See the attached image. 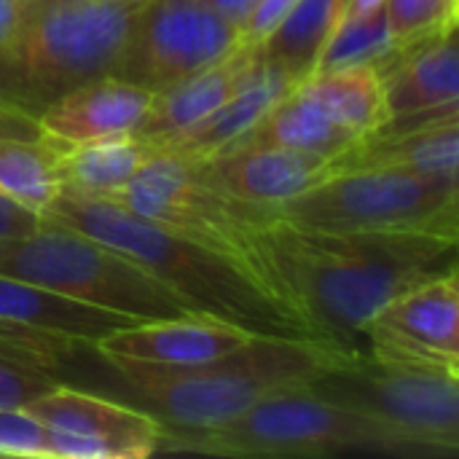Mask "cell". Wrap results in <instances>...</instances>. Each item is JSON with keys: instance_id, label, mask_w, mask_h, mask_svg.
Listing matches in <instances>:
<instances>
[{"instance_id": "6da1fadb", "label": "cell", "mask_w": 459, "mask_h": 459, "mask_svg": "<svg viewBox=\"0 0 459 459\" xmlns=\"http://www.w3.org/2000/svg\"><path fill=\"white\" fill-rule=\"evenodd\" d=\"M457 239L425 229L325 231L272 218L258 231L269 288L336 352H360L366 325L401 293L457 269Z\"/></svg>"}, {"instance_id": "7a4b0ae2", "label": "cell", "mask_w": 459, "mask_h": 459, "mask_svg": "<svg viewBox=\"0 0 459 459\" xmlns=\"http://www.w3.org/2000/svg\"><path fill=\"white\" fill-rule=\"evenodd\" d=\"M40 218L75 229L132 258L202 315L261 336L312 339L307 325L253 266L218 247L145 221L108 196L59 186Z\"/></svg>"}, {"instance_id": "3957f363", "label": "cell", "mask_w": 459, "mask_h": 459, "mask_svg": "<svg viewBox=\"0 0 459 459\" xmlns=\"http://www.w3.org/2000/svg\"><path fill=\"white\" fill-rule=\"evenodd\" d=\"M102 355V352H100ZM342 355L301 336H250L242 347L194 366H153L105 358L102 393L148 411L169 430H210L234 422L266 395L309 385Z\"/></svg>"}, {"instance_id": "277c9868", "label": "cell", "mask_w": 459, "mask_h": 459, "mask_svg": "<svg viewBox=\"0 0 459 459\" xmlns=\"http://www.w3.org/2000/svg\"><path fill=\"white\" fill-rule=\"evenodd\" d=\"M156 452L223 457H444L433 446L360 409L328 401L307 385L277 390L221 428H161Z\"/></svg>"}, {"instance_id": "5b68a950", "label": "cell", "mask_w": 459, "mask_h": 459, "mask_svg": "<svg viewBox=\"0 0 459 459\" xmlns=\"http://www.w3.org/2000/svg\"><path fill=\"white\" fill-rule=\"evenodd\" d=\"M137 8L126 0H30L0 56V97L38 118L70 89L116 75Z\"/></svg>"}, {"instance_id": "8992f818", "label": "cell", "mask_w": 459, "mask_h": 459, "mask_svg": "<svg viewBox=\"0 0 459 459\" xmlns=\"http://www.w3.org/2000/svg\"><path fill=\"white\" fill-rule=\"evenodd\" d=\"M0 274L137 320L202 315L132 258L51 221L32 234L0 242Z\"/></svg>"}, {"instance_id": "52a82bcc", "label": "cell", "mask_w": 459, "mask_h": 459, "mask_svg": "<svg viewBox=\"0 0 459 459\" xmlns=\"http://www.w3.org/2000/svg\"><path fill=\"white\" fill-rule=\"evenodd\" d=\"M459 366L347 352L307 387L317 395L360 409L390 428L433 446L444 457L459 452Z\"/></svg>"}, {"instance_id": "ba28073f", "label": "cell", "mask_w": 459, "mask_h": 459, "mask_svg": "<svg viewBox=\"0 0 459 459\" xmlns=\"http://www.w3.org/2000/svg\"><path fill=\"white\" fill-rule=\"evenodd\" d=\"M457 178L366 167L333 172L304 194L274 207V218L325 231L425 229L457 237Z\"/></svg>"}, {"instance_id": "9c48e42d", "label": "cell", "mask_w": 459, "mask_h": 459, "mask_svg": "<svg viewBox=\"0 0 459 459\" xmlns=\"http://www.w3.org/2000/svg\"><path fill=\"white\" fill-rule=\"evenodd\" d=\"M108 199L145 221L218 247L264 277L258 231L274 218V207L250 204L218 191L196 175L191 161L153 153L145 167L124 188L108 194Z\"/></svg>"}, {"instance_id": "30bf717a", "label": "cell", "mask_w": 459, "mask_h": 459, "mask_svg": "<svg viewBox=\"0 0 459 459\" xmlns=\"http://www.w3.org/2000/svg\"><path fill=\"white\" fill-rule=\"evenodd\" d=\"M239 43V30L204 0H143L116 75L156 94Z\"/></svg>"}, {"instance_id": "8fae6325", "label": "cell", "mask_w": 459, "mask_h": 459, "mask_svg": "<svg viewBox=\"0 0 459 459\" xmlns=\"http://www.w3.org/2000/svg\"><path fill=\"white\" fill-rule=\"evenodd\" d=\"M24 411L46 430L51 457L145 459L161 438V422L148 411L73 385L54 387Z\"/></svg>"}, {"instance_id": "7c38bea8", "label": "cell", "mask_w": 459, "mask_h": 459, "mask_svg": "<svg viewBox=\"0 0 459 459\" xmlns=\"http://www.w3.org/2000/svg\"><path fill=\"white\" fill-rule=\"evenodd\" d=\"M191 164L196 175L218 191L266 207H277L336 172L333 159L264 143H234Z\"/></svg>"}, {"instance_id": "4fadbf2b", "label": "cell", "mask_w": 459, "mask_h": 459, "mask_svg": "<svg viewBox=\"0 0 459 459\" xmlns=\"http://www.w3.org/2000/svg\"><path fill=\"white\" fill-rule=\"evenodd\" d=\"M153 91L118 75L94 78L56 97L40 116V129L62 148L126 137L145 121Z\"/></svg>"}, {"instance_id": "5bb4252c", "label": "cell", "mask_w": 459, "mask_h": 459, "mask_svg": "<svg viewBox=\"0 0 459 459\" xmlns=\"http://www.w3.org/2000/svg\"><path fill=\"white\" fill-rule=\"evenodd\" d=\"M250 331L210 317H167V320H143L132 328L110 331L97 339L94 347L105 358H124L153 366H194L212 358H221L245 342H250Z\"/></svg>"}, {"instance_id": "9a60e30c", "label": "cell", "mask_w": 459, "mask_h": 459, "mask_svg": "<svg viewBox=\"0 0 459 459\" xmlns=\"http://www.w3.org/2000/svg\"><path fill=\"white\" fill-rule=\"evenodd\" d=\"M258 56H261V46L239 43L223 59L156 91L151 97L145 121L140 124L134 137L156 151L175 134L191 129L194 124L207 118L215 108H221L242 86V81L255 67Z\"/></svg>"}, {"instance_id": "2e32d148", "label": "cell", "mask_w": 459, "mask_h": 459, "mask_svg": "<svg viewBox=\"0 0 459 459\" xmlns=\"http://www.w3.org/2000/svg\"><path fill=\"white\" fill-rule=\"evenodd\" d=\"M296 86L299 81L285 67L269 62L261 54L250 75L242 81V86L221 108H215L207 118H202L191 129L159 145L156 153L178 156L183 161H204L221 153L223 148L234 145L239 137H245L269 113V108Z\"/></svg>"}, {"instance_id": "e0dca14e", "label": "cell", "mask_w": 459, "mask_h": 459, "mask_svg": "<svg viewBox=\"0 0 459 459\" xmlns=\"http://www.w3.org/2000/svg\"><path fill=\"white\" fill-rule=\"evenodd\" d=\"M377 73L385 83L387 116L459 102L457 27L428 43L395 48Z\"/></svg>"}, {"instance_id": "ac0fdd59", "label": "cell", "mask_w": 459, "mask_h": 459, "mask_svg": "<svg viewBox=\"0 0 459 459\" xmlns=\"http://www.w3.org/2000/svg\"><path fill=\"white\" fill-rule=\"evenodd\" d=\"M366 167H403L433 175L457 178L459 116H449L414 129H382L355 140L342 156L333 159L336 172Z\"/></svg>"}, {"instance_id": "d6986e66", "label": "cell", "mask_w": 459, "mask_h": 459, "mask_svg": "<svg viewBox=\"0 0 459 459\" xmlns=\"http://www.w3.org/2000/svg\"><path fill=\"white\" fill-rule=\"evenodd\" d=\"M0 323L59 333L81 342H97L110 331L132 328L143 320L75 301L35 282L0 274Z\"/></svg>"}, {"instance_id": "ffe728a7", "label": "cell", "mask_w": 459, "mask_h": 459, "mask_svg": "<svg viewBox=\"0 0 459 459\" xmlns=\"http://www.w3.org/2000/svg\"><path fill=\"white\" fill-rule=\"evenodd\" d=\"M366 331L401 339L459 360V277L457 269L420 282L393 299ZM363 331V336H366Z\"/></svg>"}, {"instance_id": "44dd1931", "label": "cell", "mask_w": 459, "mask_h": 459, "mask_svg": "<svg viewBox=\"0 0 459 459\" xmlns=\"http://www.w3.org/2000/svg\"><path fill=\"white\" fill-rule=\"evenodd\" d=\"M296 89L309 97L328 118L360 137L387 118L385 83L374 65L315 70Z\"/></svg>"}, {"instance_id": "7402d4cb", "label": "cell", "mask_w": 459, "mask_h": 459, "mask_svg": "<svg viewBox=\"0 0 459 459\" xmlns=\"http://www.w3.org/2000/svg\"><path fill=\"white\" fill-rule=\"evenodd\" d=\"M355 140H360V134H355L352 129L328 118L309 97H304L299 89H293L280 102H274L269 108V113L237 143L282 145V148L336 159Z\"/></svg>"}, {"instance_id": "603a6c76", "label": "cell", "mask_w": 459, "mask_h": 459, "mask_svg": "<svg viewBox=\"0 0 459 459\" xmlns=\"http://www.w3.org/2000/svg\"><path fill=\"white\" fill-rule=\"evenodd\" d=\"M350 0H296L261 43V54L299 83L315 70L328 38L347 16Z\"/></svg>"}, {"instance_id": "cb8c5ba5", "label": "cell", "mask_w": 459, "mask_h": 459, "mask_svg": "<svg viewBox=\"0 0 459 459\" xmlns=\"http://www.w3.org/2000/svg\"><path fill=\"white\" fill-rule=\"evenodd\" d=\"M153 153L156 151L134 134L70 145L59 159L62 186L102 196L116 194L145 167Z\"/></svg>"}, {"instance_id": "d4e9b609", "label": "cell", "mask_w": 459, "mask_h": 459, "mask_svg": "<svg viewBox=\"0 0 459 459\" xmlns=\"http://www.w3.org/2000/svg\"><path fill=\"white\" fill-rule=\"evenodd\" d=\"M62 145L54 140H8L0 137V191L43 212L62 186Z\"/></svg>"}, {"instance_id": "484cf974", "label": "cell", "mask_w": 459, "mask_h": 459, "mask_svg": "<svg viewBox=\"0 0 459 459\" xmlns=\"http://www.w3.org/2000/svg\"><path fill=\"white\" fill-rule=\"evenodd\" d=\"M395 54V40L387 27L385 5L366 13H347L328 38L315 70H333L347 65L382 67ZM312 70V73H315Z\"/></svg>"}, {"instance_id": "4316f807", "label": "cell", "mask_w": 459, "mask_h": 459, "mask_svg": "<svg viewBox=\"0 0 459 459\" xmlns=\"http://www.w3.org/2000/svg\"><path fill=\"white\" fill-rule=\"evenodd\" d=\"M457 8L459 0H385L395 48L428 43L457 27Z\"/></svg>"}, {"instance_id": "83f0119b", "label": "cell", "mask_w": 459, "mask_h": 459, "mask_svg": "<svg viewBox=\"0 0 459 459\" xmlns=\"http://www.w3.org/2000/svg\"><path fill=\"white\" fill-rule=\"evenodd\" d=\"M62 382L46 368L0 350V409H27Z\"/></svg>"}, {"instance_id": "f1b7e54d", "label": "cell", "mask_w": 459, "mask_h": 459, "mask_svg": "<svg viewBox=\"0 0 459 459\" xmlns=\"http://www.w3.org/2000/svg\"><path fill=\"white\" fill-rule=\"evenodd\" d=\"M0 457H51L46 430L24 409H0Z\"/></svg>"}, {"instance_id": "f546056e", "label": "cell", "mask_w": 459, "mask_h": 459, "mask_svg": "<svg viewBox=\"0 0 459 459\" xmlns=\"http://www.w3.org/2000/svg\"><path fill=\"white\" fill-rule=\"evenodd\" d=\"M296 0H258L255 8L250 11L247 22L239 30V38L245 46H261L266 35L277 27V22L290 11Z\"/></svg>"}, {"instance_id": "4dcf8cb0", "label": "cell", "mask_w": 459, "mask_h": 459, "mask_svg": "<svg viewBox=\"0 0 459 459\" xmlns=\"http://www.w3.org/2000/svg\"><path fill=\"white\" fill-rule=\"evenodd\" d=\"M40 223H43L40 212L30 210L27 204L16 202V199H11L8 194L0 191V242L32 234Z\"/></svg>"}, {"instance_id": "1f68e13d", "label": "cell", "mask_w": 459, "mask_h": 459, "mask_svg": "<svg viewBox=\"0 0 459 459\" xmlns=\"http://www.w3.org/2000/svg\"><path fill=\"white\" fill-rule=\"evenodd\" d=\"M0 137H8V140H32V143L48 140L46 132L40 129V121L35 116L24 113L22 108L11 105L3 97H0Z\"/></svg>"}, {"instance_id": "d6a6232c", "label": "cell", "mask_w": 459, "mask_h": 459, "mask_svg": "<svg viewBox=\"0 0 459 459\" xmlns=\"http://www.w3.org/2000/svg\"><path fill=\"white\" fill-rule=\"evenodd\" d=\"M27 8H30V0H0V56L16 38Z\"/></svg>"}, {"instance_id": "836d02e7", "label": "cell", "mask_w": 459, "mask_h": 459, "mask_svg": "<svg viewBox=\"0 0 459 459\" xmlns=\"http://www.w3.org/2000/svg\"><path fill=\"white\" fill-rule=\"evenodd\" d=\"M212 11H218L223 19H229L237 30H242V24L247 22L250 11L255 8L258 0H204Z\"/></svg>"}, {"instance_id": "e575fe53", "label": "cell", "mask_w": 459, "mask_h": 459, "mask_svg": "<svg viewBox=\"0 0 459 459\" xmlns=\"http://www.w3.org/2000/svg\"><path fill=\"white\" fill-rule=\"evenodd\" d=\"M379 5H385V0H350L347 13H366V11H374Z\"/></svg>"}, {"instance_id": "d590c367", "label": "cell", "mask_w": 459, "mask_h": 459, "mask_svg": "<svg viewBox=\"0 0 459 459\" xmlns=\"http://www.w3.org/2000/svg\"><path fill=\"white\" fill-rule=\"evenodd\" d=\"M126 3H143V0H126Z\"/></svg>"}]
</instances>
